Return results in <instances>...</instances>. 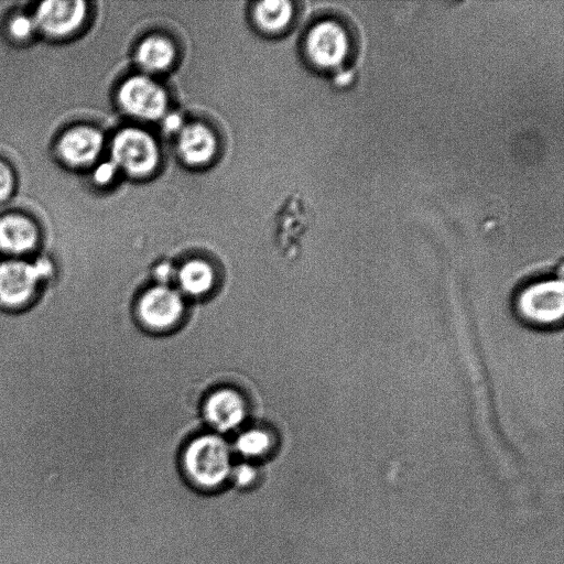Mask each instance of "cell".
Returning a JSON list of instances; mask_svg holds the SVG:
<instances>
[{
    "label": "cell",
    "instance_id": "cell-1",
    "mask_svg": "<svg viewBox=\"0 0 564 564\" xmlns=\"http://www.w3.org/2000/svg\"><path fill=\"white\" fill-rule=\"evenodd\" d=\"M512 306L518 318L530 327L560 326L564 313L562 279L546 275L527 282L516 292Z\"/></svg>",
    "mask_w": 564,
    "mask_h": 564
},
{
    "label": "cell",
    "instance_id": "cell-2",
    "mask_svg": "<svg viewBox=\"0 0 564 564\" xmlns=\"http://www.w3.org/2000/svg\"><path fill=\"white\" fill-rule=\"evenodd\" d=\"M183 469L196 488L207 491L220 487L232 469L228 444L215 434L194 438L184 451Z\"/></svg>",
    "mask_w": 564,
    "mask_h": 564
},
{
    "label": "cell",
    "instance_id": "cell-3",
    "mask_svg": "<svg viewBox=\"0 0 564 564\" xmlns=\"http://www.w3.org/2000/svg\"><path fill=\"white\" fill-rule=\"evenodd\" d=\"M54 274L47 258H8L0 262V306L20 310L29 305L43 283Z\"/></svg>",
    "mask_w": 564,
    "mask_h": 564
},
{
    "label": "cell",
    "instance_id": "cell-4",
    "mask_svg": "<svg viewBox=\"0 0 564 564\" xmlns=\"http://www.w3.org/2000/svg\"><path fill=\"white\" fill-rule=\"evenodd\" d=\"M111 154L116 166L133 176L150 174L159 161L155 141L149 133L137 128H127L116 134Z\"/></svg>",
    "mask_w": 564,
    "mask_h": 564
},
{
    "label": "cell",
    "instance_id": "cell-5",
    "mask_svg": "<svg viewBox=\"0 0 564 564\" xmlns=\"http://www.w3.org/2000/svg\"><path fill=\"white\" fill-rule=\"evenodd\" d=\"M350 37L338 22L325 20L316 23L306 37V52L310 59L321 68H336L348 57Z\"/></svg>",
    "mask_w": 564,
    "mask_h": 564
},
{
    "label": "cell",
    "instance_id": "cell-6",
    "mask_svg": "<svg viewBox=\"0 0 564 564\" xmlns=\"http://www.w3.org/2000/svg\"><path fill=\"white\" fill-rule=\"evenodd\" d=\"M118 100L129 115L144 120H156L166 109V94L155 82L145 76H132L118 91Z\"/></svg>",
    "mask_w": 564,
    "mask_h": 564
},
{
    "label": "cell",
    "instance_id": "cell-7",
    "mask_svg": "<svg viewBox=\"0 0 564 564\" xmlns=\"http://www.w3.org/2000/svg\"><path fill=\"white\" fill-rule=\"evenodd\" d=\"M184 313V302L178 292L156 285L140 297L138 314L141 322L151 329L165 330L175 326Z\"/></svg>",
    "mask_w": 564,
    "mask_h": 564
},
{
    "label": "cell",
    "instance_id": "cell-8",
    "mask_svg": "<svg viewBox=\"0 0 564 564\" xmlns=\"http://www.w3.org/2000/svg\"><path fill=\"white\" fill-rule=\"evenodd\" d=\"M86 4L80 0L44 1L36 12L34 23L44 33L52 36H64L73 33L83 23Z\"/></svg>",
    "mask_w": 564,
    "mask_h": 564
},
{
    "label": "cell",
    "instance_id": "cell-9",
    "mask_svg": "<svg viewBox=\"0 0 564 564\" xmlns=\"http://www.w3.org/2000/svg\"><path fill=\"white\" fill-rule=\"evenodd\" d=\"M204 415L214 429L227 432L239 426L245 420L246 403L237 391L223 388L206 399Z\"/></svg>",
    "mask_w": 564,
    "mask_h": 564
},
{
    "label": "cell",
    "instance_id": "cell-10",
    "mask_svg": "<svg viewBox=\"0 0 564 564\" xmlns=\"http://www.w3.org/2000/svg\"><path fill=\"white\" fill-rule=\"evenodd\" d=\"M104 139L95 128L79 126L66 131L58 141V153L68 164H90L100 153Z\"/></svg>",
    "mask_w": 564,
    "mask_h": 564
},
{
    "label": "cell",
    "instance_id": "cell-11",
    "mask_svg": "<svg viewBox=\"0 0 564 564\" xmlns=\"http://www.w3.org/2000/svg\"><path fill=\"white\" fill-rule=\"evenodd\" d=\"M39 231L35 225L21 215L0 218V250L10 258H21L37 245Z\"/></svg>",
    "mask_w": 564,
    "mask_h": 564
},
{
    "label": "cell",
    "instance_id": "cell-12",
    "mask_svg": "<svg viewBox=\"0 0 564 564\" xmlns=\"http://www.w3.org/2000/svg\"><path fill=\"white\" fill-rule=\"evenodd\" d=\"M217 141L206 126L191 123L181 128L177 149L182 159L191 165L207 163L215 154Z\"/></svg>",
    "mask_w": 564,
    "mask_h": 564
},
{
    "label": "cell",
    "instance_id": "cell-13",
    "mask_svg": "<svg viewBox=\"0 0 564 564\" xmlns=\"http://www.w3.org/2000/svg\"><path fill=\"white\" fill-rule=\"evenodd\" d=\"M175 56L173 44L160 35L144 39L137 50L139 65L150 72H160L167 68Z\"/></svg>",
    "mask_w": 564,
    "mask_h": 564
},
{
    "label": "cell",
    "instance_id": "cell-14",
    "mask_svg": "<svg viewBox=\"0 0 564 564\" xmlns=\"http://www.w3.org/2000/svg\"><path fill=\"white\" fill-rule=\"evenodd\" d=\"M177 280L183 292L199 296L212 289L215 274L207 262L194 259L181 267L177 272Z\"/></svg>",
    "mask_w": 564,
    "mask_h": 564
},
{
    "label": "cell",
    "instance_id": "cell-15",
    "mask_svg": "<svg viewBox=\"0 0 564 564\" xmlns=\"http://www.w3.org/2000/svg\"><path fill=\"white\" fill-rule=\"evenodd\" d=\"M292 12V6L289 1L267 0L257 3L254 19L264 31L278 32L288 25Z\"/></svg>",
    "mask_w": 564,
    "mask_h": 564
},
{
    "label": "cell",
    "instance_id": "cell-16",
    "mask_svg": "<svg viewBox=\"0 0 564 564\" xmlns=\"http://www.w3.org/2000/svg\"><path fill=\"white\" fill-rule=\"evenodd\" d=\"M235 446L243 457L258 458L270 451L272 438L268 432L261 429H251L237 437Z\"/></svg>",
    "mask_w": 564,
    "mask_h": 564
},
{
    "label": "cell",
    "instance_id": "cell-17",
    "mask_svg": "<svg viewBox=\"0 0 564 564\" xmlns=\"http://www.w3.org/2000/svg\"><path fill=\"white\" fill-rule=\"evenodd\" d=\"M258 476V471L254 466L242 463L236 467H232L230 478L238 487L251 486Z\"/></svg>",
    "mask_w": 564,
    "mask_h": 564
},
{
    "label": "cell",
    "instance_id": "cell-18",
    "mask_svg": "<svg viewBox=\"0 0 564 564\" xmlns=\"http://www.w3.org/2000/svg\"><path fill=\"white\" fill-rule=\"evenodd\" d=\"M35 28L34 20L26 15L14 17L9 24L11 34L19 40L29 37Z\"/></svg>",
    "mask_w": 564,
    "mask_h": 564
},
{
    "label": "cell",
    "instance_id": "cell-19",
    "mask_svg": "<svg viewBox=\"0 0 564 564\" xmlns=\"http://www.w3.org/2000/svg\"><path fill=\"white\" fill-rule=\"evenodd\" d=\"M13 189V176L10 169L0 161V200L10 196Z\"/></svg>",
    "mask_w": 564,
    "mask_h": 564
},
{
    "label": "cell",
    "instance_id": "cell-20",
    "mask_svg": "<svg viewBox=\"0 0 564 564\" xmlns=\"http://www.w3.org/2000/svg\"><path fill=\"white\" fill-rule=\"evenodd\" d=\"M116 164L113 162H106L100 164L95 171V180L100 184L108 183L116 172Z\"/></svg>",
    "mask_w": 564,
    "mask_h": 564
},
{
    "label": "cell",
    "instance_id": "cell-21",
    "mask_svg": "<svg viewBox=\"0 0 564 564\" xmlns=\"http://www.w3.org/2000/svg\"><path fill=\"white\" fill-rule=\"evenodd\" d=\"M155 274L160 281L167 282L171 279L173 273H172L171 267L169 264H161L156 269Z\"/></svg>",
    "mask_w": 564,
    "mask_h": 564
},
{
    "label": "cell",
    "instance_id": "cell-22",
    "mask_svg": "<svg viewBox=\"0 0 564 564\" xmlns=\"http://www.w3.org/2000/svg\"><path fill=\"white\" fill-rule=\"evenodd\" d=\"M165 128L171 131H176L181 128V119L176 115H171L165 119Z\"/></svg>",
    "mask_w": 564,
    "mask_h": 564
}]
</instances>
